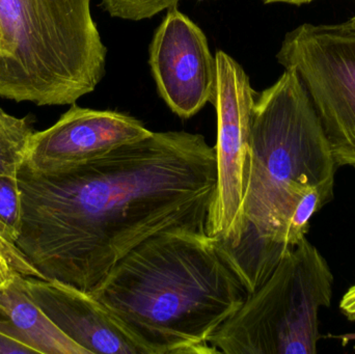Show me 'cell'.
<instances>
[{
	"mask_svg": "<svg viewBox=\"0 0 355 354\" xmlns=\"http://www.w3.org/2000/svg\"><path fill=\"white\" fill-rule=\"evenodd\" d=\"M17 179L22 201L17 247L45 280L91 292L150 237L206 231L216 156L202 135L152 132L53 170L23 163Z\"/></svg>",
	"mask_w": 355,
	"mask_h": 354,
	"instance_id": "1",
	"label": "cell"
},
{
	"mask_svg": "<svg viewBox=\"0 0 355 354\" xmlns=\"http://www.w3.org/2000/svg\"><path fill=\"white\" fill-rule=\"evenodd\" d=\"M331 145L297 73L254 96L239 239L219 251L248 289L260 288L333 200Z\"/></svg>",
	"mask_w": 355,
	"mask_h": 354,
	"instance_id": "2",
	"label": "cell"
},
{
	"mask_svg": "<svg viewBox=\"0 0 355 354\" xmlns=\"http://www.w3.org/2000/svg\"><path fill=\"white\" fill-rule=\"evenodd\" d=\"M149 354L217 353L210 340L248 289L206 231L158 233L91 291Z\"/></svg>",
	"mask_w": 355,
	"mask_h": 354,
	"instance_id": "3",
	"label": "cell"
},
{
	"mask_svg": "<svg viewBox=\"0 0 355 354\" xmlns=\"http://www.w3.org/2000/svg\"><path fill=\"white\" fill-rule=\"evenodd\" d=\"M92 0H0V97L70 105L105 75Z\"/></svg>",
	"mask_w": 355,
	"mask_h": 354,
	"instance_id": "4",
	"label": "cell"
},
{
	"mask_svg": "<svg viewBox=\"0 0 355 354\" xmlns=\"http://www.w3.org/2000/svg\"><path fill=\"white\" fill-rule=\"evenodd\" d=\"M333 287L327 260L306 237L217 330L211 346L225 354L316 353L319 313L331 306Z\"/></svg>",
	"mask_w": 355,
	"mask_h": 354,
	"instance_id": "5",
	"label": "cell"
},
{
	"mask_svg": "<svg viewBox=\"0 0 355 354\" xmlns=\"http://www.w3.org/2000/svg\"><path fill=\"white\" fill-rule=\"evenodd\" d=\"M277 58L306 87L338 166L355 168V16L341 24L300 25L287 33Z\"/></svg>",
	"mask_w": 355,
	"mask_h": 354,
	"instance_id": "6",
	"label": "cell"
},
{
	"mask_svg": "<svg viewBox=\"0 0 355 354\" xmlns=\"http://www.w3.org/2000/svg\"><path fill=\"white\" fill-rule=\"evenodd\" d=\"M217 69L216 189L206 232L220 251L238 242L248 170L250 128L256 91L244 69L223 51L215 54Z\"/></svg>",
	"mask_w": 355,
	"mask_h": 354,
	"instance_id": "7",
	"label": "cell"
},
{
	"mask_svg": "<svg viewBox=\"0 0 355 354\" xmlns=\"http://www.w3.org/2000/svg\"><path fill=\"white\" fill-rule=\"evenodd\" d=\"M149 64L160 97L180 118H192L214 102L216 60L202 29L177 6L156 29Z\"/></svg>",
	"mask_w": 355,
	"mask_h": 354,
	"instance_id": "8",
	"label": "cell"
},
{
	"mask_svg": "<svg viewBox=\"0 0 355 354\" xmlns=\"http://www.w3.org/2000/svg\"><path fill=\"white\" fill-rule=\"evenodd\" d=\"M152 132L129 114L72 104L55 124L33 134L24 163L33 170H53L103 155Z\"/></svg>",
	"mask_w": 355,
	"mask_h": 354,
	"instance_id": "9",
	"label": "cell"
},
{
	"mask_svg": "<svg viewBox=\"0 0 355 354\" xmlns=\"http://www.w3.org/2000/svg\"><path fill=\"white\" fill-rule=\"evenodd\" d=\"M24 283L47 317L89 354H149L91 292L56 280L24 278Z\"/></svg>",
	"mask_w": 355,
	"mask_h": 354,
	"instance_id": "10",
	"label": "cell"
},
{
	"mask_svg": "<svg viewBox=\"0 0 355 354\" xmlns=\"http://www.w3.org/2000/svg\"><path fill=\"white\" fill-rule=\"evenodd\" d=\"M24 278L0 285V354H89L31 299Z\"/></svg>",
	"mask_w": 355,
	"mask_h": 354,
	"instance_id": "11",
	"label": "cell"
},
{
	"mask_svg": "<svg viewBox=\"0 0 355 354\" xmlns=\"http://www.w3.org/2000/svg\"><path fill=\"white\" fill-rule=\"evenodd\" d=\"M35 133L31 116L17 118L0 107V177L17 178Z\"/></svg>",
	"mask_w": 355,
	"mask_h": 354,
	"instance_id": "12",
	"label": "cell"
},
{
	"mask_svg": "<svg viewBox=\"0 0 355 354\" xmlns=\"http://www.w3.org/2000/svg\"><path fill=\"white\" fill-rule=\"evenodd\" d=\"M22 224V201L18 179L0 177V235L16 245Z\"/></svg>",
	"mask_w": 355,
	"mask_h": 354,
	"instance_id": "13",
	"label": "cell"
},
{
	"mask_svg": "<svg viewBox=\"0 0 355 354\" xmlns=\"http://www.w3.org/2000/svg\"><path fill=\"white\" fill-rule=\"evenodd\" d=\"M180 0H101L104 10L123 20L141 21L152 18L164 10L178 6Z\"/></svg>",
	"mask_w": 355,
	"mask_h": 354,
	"instance_id": "14",
	"label": "cell"
},
{
	"mask_svg": "<svg viewBox=\"0 0 355 354\" xmlns=\"http://www.w3.org/2000/svg\"><path fill=\"white\" fill-rule=\"evenodd\" d=\"M16 276L43 278L17 245L0 235V285L8 282Z\"/></svg>",
	"mask_w": 355,
	"mask_h": 354,
	"instance_id": "15",
	"label": "cell"
},
{
	"mask_svg": "<svg viewBox=\"0 0 355 354\" xmlns=\"http://www.w3.org/2000/svg\"><path fill=\"white\" fill-rule=\"evenodd\" d=\"M340 309L342 313L349 319L350 321L355 320V285L349 288V290L344 294L341 303H340Z\"/></svg>",
	"mask_w": 355,
	"mask_h": 354,
	"instance_id": "16",
	"label": "cell"
}]
</instances>
